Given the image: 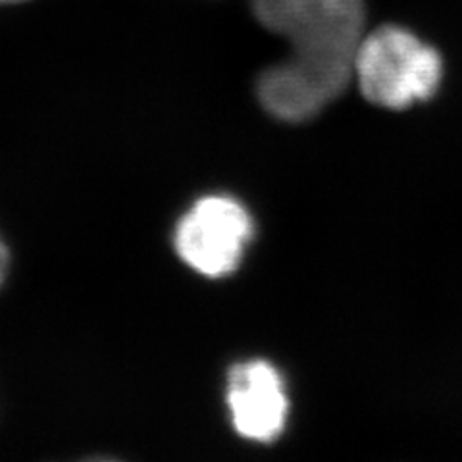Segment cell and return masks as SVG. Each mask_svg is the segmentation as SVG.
I'll return each instance as SVG.
<instances>
[{"mask_svg": "<svg viewBox=\"0 0 462 462\" xmlns=\"http://www.w3.org/2000/svg\"><path fill=\"white\" fill-rule=\"evenodd\" d=\"M14 3H22V0H0V5H14Z\"/></svg>", "mask_w": 462, "mask_h": 462, "instance_id": "8992f818", "label": "cell"}, {"mask_svg": "<svg viewBox=\"0 0 462 462\" xmlns=\"http://www.w3.org/2000/svg\"><path fill=\"white\" fill-rule=\"evenodd\" d=\"M226 401L241 438L272 443L282 436L289 401L280 372L266 360H249L231 368Z\"/></svg>", "mask_w": 462, "mask_h": 462, "instance_id": "277c9868", "label": "cell"}, {"mask_svg": "<svg viewBox=\"0 0 462 462\" xmlns=\"http://www.w3.org/2000/svg\"><path fill=\"white\" fill-rule=\"evenodd\" d=\"M256 20L291 45V56L266 69L256 93L283 122H305L343 95L355 78L365 37L363 0H253Z\"/></svg>", "mask_w": 462, "mask_h": 462, "instance_id": "6da1fadb", "label": "cell"}, {"mask_svg": "<svg viewBox=\"0 0 462 462\" xmlns=\"http://www.w3.org/2000/svg\"><path fill=\"white\" fill-rule=\"evenodd\" d=\"M253 237V220L241 202L212 195L197 200L176 227V251L183 263L207 278H222L243 260Z\"/></svg>", "mask_w": 462, "mask_h": 462, "instance_id": "3957f363", "label": "cell"}, {"mask_svg": "<svg viewBox=\"0 0 462 462\" xmlns=\"http://www.w3.org/2000/svg\"><path fill=\"white\" fill-rule=\"evenodd\" d=\"M443 76L438 51L397 25L374 29L360 41L355 78L370 103L409 108L436 93Z\"/></svg>", "mask_w": 462, "mask_h": 462, "instance_id": "7a4b0ae2", "label": "cell"}, {"mask_svg": "<svg viewBox=\"0 0 462 462\" xmlns=\"http://www.w3.org/2000/svg\"><path fill=\"white\" fill-rule=\"evenodd\" d=\"M6 266H8V254L3 241H0V283H3L5 276H6Z\"/></svg>", "mask_w": 462, "mask_h": 462, "instance_id": "5b68a950", "label": "cell"}]
</instances>
